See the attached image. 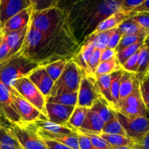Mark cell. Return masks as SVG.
<instances>
[{"mask_svg":"<svg viewBox=\"0 0 149 149\" xmlns=\"http://www.w3.org/2000/svg\"><path fill=\"white\" fill-rule=\"evenodd\" d=\"M28 26H29V24L24 29H20V30L6 32V33H2L1 32L4 41L7 43V45H8L10 49L7 57L15 53L21 47L22 45H23V42H24L26 33H27Z\"/></svg>","mask_w":149,"mask_h":149,"instance_id":"obj_16","label":"cell"},{"mask_svg":"<svg viewBox=\"0 0 149 149\" xmlns=\"http://www.w3.org/2000/svg\"><path fill=\"white\" fill-rule=\"evenodd\" d=\"M33 4L30 0H0V23L4 25L11 17Z\"/></svg>","mask_w":149,"mask_h":149,"instance_id":"obj_12","label":"cell"},{"mask_svg":"<svg viewBox=\"0 0 149 149\" xmlns=\"http://www.w3.org/2000/svg\"><path fill=\"white\" fill-rule=\"evenodd\" d=\"M90 109L95 112L103 119L105 123L110 121L114 116L113 111L102 99L96 100Z\"/></svg>","mask_w":149,"mask_h":149,"instance_id":"obj_29","label":"cell"},{"mask_svg":"<svg viewBox=\"0 0 149 149\" xmlns=\"http://www.w3.org/2000/svg\"><path fill=\"white\" fill-rule=\"evenodd\" d=\"M138 58H139V50L135 52L133 55L128 58L122 65V68L123 71L127 72L136 74L138 68Z\"/></svg>","mask_w":149,"mask_h":149,"instance_id":"obj_38","label":"cell"},{"mask_svg":"<svg viewBox=\"0 0 149 149\" xmlns=\"http://www.w3.org/2000/svg\"><path fill=\"white\" fill-rule=\"evenodd\" d=\"M98 99L101 98L95 76L82 73L78 90L77 106L90 109L95 102Z\"/></svg>","mask_w":149,"mask_h":149,"instance_id":"obj_6","label":"cell"},{"mask_svg":"<svg viewBox=\"0 0 149 149\" xmlns=\"http://www.w3.org/2000/svg\"><path fill=\"white\" fill-rule=\"evenodd\" d=\"M118 29L122 35H138L143 37H147L149 35V31L140 27L131 20L130 17L120 23Z\"/></svg>","mask_w":149,"mask_h":149,"instance_id":"obj_24","label":"cell"},{"mask_svg":"<svg viewBox=\"0 0 149 149\" xmlns=\"http://www.w3.org/2000/svg\"><path fill=\"white\" fill-rule=\"evenodd\" d=\"M27 77L39 89L45 97L49 96V93L54 85V81L48 75L43 65L38 67Z\"/></svg>","mask_w":149,"mask_h":149,"instance_id":"obj_14","label":"cell"},{"mask_svg":"<svg viewBox=\"0 0 149 149\" xmlns=\"http://www.w3.org/2000/svg\"><path fill=\"white\" fill-rule=\"evenodd\" d=\"M0 119H1V117H0Z\"/></svg>","mask_w":149,"mask_h":149,"instance_id":"obj_54","label":"cell"},{"mask_svg":"<svg viewBox=\"0 0 149 149\" xmlns=\"http://www.w3.org/2000/svg\"><path fill=\"white\" fill-rule=\"evenodd\" d=\"M141 13H149V1L145 0L143 1L140 5L135 7L132 12L131 14L132 15H135L137 14H141Z\"/></svg>","mask_w":149,"mask_h":149,"instance_id":"obj_46","label":"cell"},{"mask_svg":"<svg viewBox=\"0 0 149 149\" xmlns=\"http://www.w3.org/2000/svg\"><path fill=\"white\" fill-rule=\"evenodd\" d=\"M10 127L23 149H48L43 140L26 125Z\"/></svg>","mask_w":149,"mask_h":149,"instance_id":"obj_10","label":"cell"},{"mask_svg":"<svg viewBox=\"0 0 149 149\" xmlns=\"http://www.w3.org/2000/svg\"><path fill=\"white\" fill-rule=\"evenodd\" d=\"M68 61L69 60L66 58H61L43 65L48 75L50 77L54 82L61 77Z\"/></svg>","mask_w":149,"mask_h":149,"instance_id":"obj_25","label":"cell"},{"mask_svg":"<svg viewBox=\"0 0 149 149\" xmlns=\"http://www.w3.org/2000/svg\"><path fill=\"white\" fill-rule=\"evenodd\" d=\"M77 98H78V92H74L71 93L59 95L54 97L48 96L46 97V103H58L64 106L76 107L77 105Z\"/></svg>","mask_w":149,"mask_h":149,"instance_id":"obj_28","label":"cell"},{"mask_svg":"<svg viewBox=\"0 0 149 149\" xmlns=\"http://www.w3.org/2000/svg\"><path fill=\"white\" fill-rule=\"evenodd\" d=\"M12 98L19 115L26 125L32 123L37 119H47L36 107L31 104L14 88L9 87Z\"/></svg>","mask_w":149,"mask_h":149,"instance_id":"obj_9","label":"cell"},{"mask_svg":"<svg viewBox=\"0 0 149 149\" xmlns=\"http://www.w3.org/2000/svg\"><path fill=\"white\" fill-rule=\"evenodd\" d=\"M123 72V70L121 69L110 74L111 93L112 98L114 103V110L117 107L119 101V84H120V79Z\"/></svg>","mask_w":149,"mask_h":149,"instance_id":"obj_31","label":"cell"},{"mask_svg":"<svg viewBox=\"0 0 149 149\" xmlns=\"http://www.w3.org/2000/svg\"><path fill=\"white\" fill-rule=\"evenodd\" d=\"M121 69H122V66L119 64L116 56L110 61L100 63L95 71L94 76L97 77L103 75H110L112 73L119 71Z\"/></svg>","mask_w":149,"mask_h":149,"instance_id":"obj_27","label":"cell"},{"mask_svg":"<svg viewBox=\"0 0 149 149\" xmlns=\"http://www.w3.org/2000/svg\"><path fill=\"white\" fill-rule=\"evenodd\" d=\"M116 28L111 30L104 31L102 32H94L93 31L90 36H88L86 41L90 42L93 44L95 49H99L103 51V49H106L108 47L109 39L111 36L112 33L114 31Z\"/></svg>","mask_w":149,"mask_h":149,"instance_id":"obj_23","label":"cell"},{"mask_svg":"<svg viewBox=\"0 0 149 149\" xmlns=\"http://www.w3.org/2000/svg\"><path fill=\"white\" fill-rule=\"evenodd\" d=\"M122 34L121 33L120 31L119 30L118 27L114 30V31L112 33L110 39H109V43H108L107 48L111 49H116L118 45H119V42H120L121 39H122Z\"/></svg>","mask_w":149,"mask_h":149,"instance_id":"obj_43","label":"cell"},{"mask_svg":"<svg viewBox=\"0 0 149 149\" xmlns=\"http://www.w3.org/2000/svg\"><path fill=\"white\" fill-rule=\"evenodd\" d=\"M147 38H148V36L143 37V36H138V35H122V39H121L120 42H119V45H118L115 51H116V52H119L121 49H124L127 47L135 45V44L138 43V42H143Z\"/></svg>","mask_w":149,"mask_h":149,"instance_id":"obj_35","label":"cell"},{"mask_svg":"<svg viewBox=\"0 0 149 149\" xmlns=\"http://www.w3.org/2000/svg\"><path fill=\"white\" fill-rule=\"evenodd\" d=\"M77 132L78 134V142L79 149H95L92 144V143L90 142V139L87 136H85L78 131H77Z\"/></svg>","mask_w":149,"mask_h":149,"instance_id":"obj_44","label":"cell"},{"mask_svg":"<svg viewBox=\"0 0 149 149\" xmlns=\"http://www.w3.org/2000/svg\"><path fill=\"white\" fill-rule=\"evenodd\" d=\"M41 65L26 52V45L23 42L21 47L15 53L0 62V81L7 87H10L13 81L28 77Z\"/></svg>","mask_w":149,"mask_h":149,"instance_id":"obj_1","label":"cell"},{"mask_svg":"<svg viewBox=\"0 0 149 149\" xmlns=\"http://www.w3.org/2000/svg\"><path fill=\"white\" fill-rule=\"evenodd\" d=\"M110 149H130L128 147H111Z\"/></svg>","mask_w":149,"mask_h":149,"instance_id":"obj_49","label":"cell"},{"mask_svg":"<svg viewBox=\"0 0 149 149\" xmlns=\"http://www.w3.org/2000/svg\"><path fill=\"white\" fill-rule=\"evenodd\" d=\"M148 40V38H147L139 49L138 68L135 74L137 80L141 79L147 74H149Z\"/></svg>","mask_w":149,"mask_h":149,"instance_id":"obj_22","label":"cell"},{"mask_svg":"<svg viewBox=\"0 0 149 149\" xmlns=\"http://www.w3.org/2000/svg\"><path fill=\"white\" fill-rule=\"evenodd\" d=\"M144 41L143 42H138V43L135 44V45H130V46L124 48V49H121L120 51L116 52V58H117L118 61H119L121 66H122V64H123L128 59V58H130L132 55H133L135 52H137L138 50H139L140 47L142 46Z\"/></svg>","mask_w":149,"mask_h":149,"instance_id":"obj_34","label":"cell"},{"mask_svg":"<svg viewBox=\"0 0 149 149\" xmlns=\"http://www.w3.org/2000/svg\"><path fill=\"white\" fill-rule=\"evenodd\" d=\"M62 12L55 5L49 6L42 10H36L33 7L31 22L33 27L42 32L47 39L52 36L61 20Z\"/></svg>","mask_w":149,"mask_h":149,"instance_id":"obj_2","label":"cell"},{"mask_svg":"<svg viewBox=\"0 0 149 149\" xmlns=\"http://www.w3.org/2000/svg\"><path fill=\"white\" fill-rule=\"evenodd\" d=\"M81 75V70L71 60H69L61 77L54 82L49 96L54 97L65 93L78 92Z\"/></svg>","mask_w":149,"mask_h":149,"instance_id":"obj_3","label":"cell"},{"mask_svg":"<svg viewBox=\"0 0 149 149\" xmlns=\"http://www.w3.org/2000/svg\"><path fill=\"white\" fill-rule=\"evenodd\" d=\"M27 125L33 127L41 130L50 132V133L71 134L77 132V131L70 129L69 127L66 126H62V125L52 123V122H49L48 119H37L35 122L30 124H27Z\"/></svg>","mask_w":149,"mask_h":149,"instance_id":"obj_19","label":"cell"},{"mask_svg":"<svg viewBox=\"0 0 149 149\" xmlns=\"http://www.w3.org/2000/svg\"><path fill=\"white\" fill-rule=\"evenodd\" d=\"M143 0H121L120 1V10L130 13L141 4Z\"/></svg>","mask_w":149,"mask_h":149,"instance_id":"obj_42","label":"cell"},{"mask_svg":"<svg viewBox=\"0 0 149 149\" xmlns=\"http://www.w3.org/2000/svg\"><path fill=\"white\" fill-rule=\"evenodd\" d=\"M110 146L111 147H128L132 144V139L127 137H124L119 135H108V134H99Z\"/></svg>","mask_w":149,"mask_h":149,"instance_id":"obj_30","label":"cell"},{"mask_svg":"<svg viewBox=\"0 0 149 149\" xmlns=\"http://www.w3.org/2000/svg\"><path fill=\"white\" fill-rule=\"evenodd\" d=\"M0 145L20 148V144L13 134L10 127H4L0 130Z\"/></svg>","mask_w":149,"mask_h":149,"instance_id":"obj_32","label":"cell"},{"mask_svg":"<svg viewBox=\"0 0 149 149\" xmlns=\"http://www.w3.org/2000/svg\"><path fill=\"white\" fill-rule=\"evenodd\" d=\"M78 132H81V134L87 136L90 139V142L92 143L93 146L95 149H110L111 146L109 145L100 135H96V134L90 133V132H84V131L77 130Z\"/></svg>","mask_w":149,"mask_h":149,"instance_id":"obj_37","label":"cell"},{"mask_svg":"<svg viewBox=\"0 0 149 149\" xmlns=\"http://www.w3.org/2000/svg\"><path fill=\"white\" fill-rule=\"evenodd\" d=\"M87 111L88 109L76 106L65 126L74 131L78 130L84 122Z\"/></svg>","mask_w":149,"mask_h":149,"instance_id":"obj_26","label":"cell"},{"mask_svg":"<svg viewBox=\"0 0 149 149\" xmlns=\"http://www.w3.org/2000/svg\"><path fill=\"white\" fill-rule=\"evenodd\" d=\"M4 127H6V126H5V125H2V124H0V130H1V128Z\"/></svg>","mask_w":149,"mask_h":149,"instance_id":"obj_51","label":"cell"},{"mask_svg":"<svg viewBox=\"0 0 149 149\" xmlns=\"http://www.w3.org/2000/svg\"><path fill=\"white\" fill-rule=\"evenodd\" d=\"M20 149H23V148H20Z\"/></svg>","mask_w":149,"mask_h":149,"instance_id":"obj_52","label":"cell"},{"mask_svg":"<svg viewBox=\"0 0 149 149\" xmlns=\"http://www.w3.org/2000/svg\"><path fill=\"white\" fill-rule=\"evenodd\" d=\"M1 33H0V35H1Z\"/></svg>","mask_w":149,"mask_h":149,"instance_id":"obj_53","label":"cell"},{"mask_svg":"<svg viewBox=\"0 0 149 149\" xmlns=\"http://www.w3.org/2000/svg\"><path fill=\"white\" fill-rule=\"evenodd\" d=\"M114 111L130 118L148 116V110L146 107L140 94L138 81L135 84L132 94L120 100Z\"/></svg>","mask_w":149,"mask_h":149,"instance_id":"obj_5","label":"cell"},{"mask_svg":"<svg viewBox=\"0 0 149 149\" xmlns=\"http://www.w3.org/2000/svg\"><path fill=\"white\" fill-rule=\"evenodd\" d=\"M74 106H64L58 103H46L45 104L48 120L62 126H65L74 111Z\"/></svg>","mask_w":149,"mask_h":149,"instance_id":"obj_11","label":"cell"},{"mask_svg":"<svg viewBox=\"0 0 149 149\" xmlns=\"http://www.w3.org/2000/svg\"><path fill=\"white\" fill-rule=\"evenodd\" d=\"M130 149H149V132L141 138L132 139Z\"/></svg>","mask_w":149,"mask_h":149,"instance_id":"obj_39","label":"cell"},{"mask_svg":"<svg viewBox=\"0 0 149 149\" xmlns=\"http://www.w3.org/2000/svg\"><path fill=\"white\" fill-rule=\"evenodd\" d=\"M137 81L138 80L135 74L124 71L119 84V101L132 94Z\"/></svg>","mask_w":149,"mask_h":149,"instance_id":"obj_21","label":"cell"},{"mask_svg":"<svg viewBox=\"0 0 149 149\" xmlns=\"http://www.w3.org/2000/svg\"><path fill=\"white\" fill-rule=\"evenodd\" d=\"M131 20L138 26L146 31H149V13L137 14L130 17Z\"/></svg>","mask_w":149,"mask_h":149,"instance_id":"obj_40","label":"cell"},{"mask_svg":"<svg viewBox=\"0 0 149 149\" xmlns=\"http://www.w3.org/2000/svg\"><path fill=\"white\" fill-rule=\"evenodd\" d=\"M33 7H34V1H33V4L29 8L22 10L21 12H20L17 15L11 17L10 20H7L3 25L1 32L6 33V32L13 31L24 29L30 21Z\"/></svg>","mask_w":149,"mask_h":149,"instance_id":"obj_15","label":"cell"},{"mask_svg":"<svg viewBox=\"0 0 149 149\" xmlns=\"http://www.w3.org/2000/svg\"><path fill=\"white\" fill-rule=\"evenodd\" d=\"M31 129L36 135L40 137L42 139L49 140V141H55L57 143L65 145L71 149H79L78 142V134L77 132L71 134H61V133H50L41 130L37 128L33 127L31 126L26 125Z\"/></svg>","mask_w":149,"mask_h":149,"instance_id":"obj_13","label":"cell"},{"mask_svg":"<svg viewBox=\"0 0 149 149\" xmlns=\"http://www.w3.org/2000/svg\"><path fill=\"white\" fill-rule=\"evenodd\" d=\"M0 117L11 124V126L23 127L26 125L19 115L9 87L0 81Z\"/></svg>","mask_w":149,"mask_h":149,"instance_id":"obj_7","label":"cell"},{"mask_svg":"<svg viewBox=\"0 0 149 149\" xmlns=\"http://www.w3.org/2000/svg\"><path fill=\"white\" fill-rule=\"evenodd\" d=\"M101 50L95 49L93 50V53L90 55L88 61V66L90 70V72L92 74L94 75V73L95 71L96 68L98 66L100 63V54H101Z\"/></svg>","mask_w":149,"mask_h":149,"instance_id":"obj_41","label":"cell"},{"mask_svg":"<svg viewBox=\"0 0 149 149\" xmlns=\"http://www.w3.org/2000/svg\"><path fill=\"white\" fill-rule=\"evenodd\" d=\"M116 55V52L114 49H109V48H106V49H103L101 52V54H100V63L110 61L112 58H115Z\"/></svg>","mask_w":149,"mask_h":149,"instance_id":"obj_47","label":"cell"},{"mask_svg":"<svg viewBox=\"0 0 149 149\" xmlns=\"http://www.w3.org/2000/svg\"><path fill=\"white\" fill-rule=\"evenodd\" d=\"M138 81V88L141 98L146 109L149 110V74Z\"/></svg>","mask_w":149,"mask_h":149,"instance_id":"obj_36","label":"cell"},{"mask_svg":"<svg viewBox=\"0 0 149 149\" xmlns=\"http://www.w3.org/2000/svg\"><path fill=\"white\" fill-rule=\"evenodd\" d=\"M105 122L95 112L88 109L84 122L78 130L99 135L101 134Z\"/></svg>","mask_w":149,"mask_h":149,"instance_id":"obj_17","label":"cell"},{"mask_svg":"<svg viewBox=\"0 0 149 149\" xmlns=\"http://www.w3.org/2000/svg\"><path fill=\"white\" fill-rule=\"evenodd\" d=\"M42 140H43L44 143H45V145H46V146L47 147L48 149H71L68 148L66 146L63 145V144L55 142V141L45 139Z\"/></svg>","mask_w":149,"mask_h":149,"instance_id":"obj_48","label":"cell"},{"mask_svg":"<svg viewBox=\"0 0 149 149\" xmlns=\"http://www.w3.org/2000/svg\"><path fill=\"white\" fill-rule=\"evenodd\" d=\"M10 87L14 88L20 95L23 96L27 101L36 107L47 117L45 109L46 97L27 77L15 79L11 83Z\"/></svg>","mask_w":149,"mask_h":149,"instance_id":"obj_4","label":"cell"},{"mask_svg":"<svg viewBox=\"0 0 149 149\" xmlns=\"http://www.w3.org/2000/svg\"><path fill=\"white\" fill-rule=\"evenodd\" d=\"M95 79L100 98L104 100L112 110H114V103L111 93L110 75H103L95 77Z\"/></svg>","mask_w":149,"mask_h":149,"instance_id":"obj_20","label":"cell"},{"mask_svg":"<svg viewBox=\"0 0 149 149\" xmlns=\"http://www.w3.org/2000/svg\"><path fill=\"white\" fill-rule=\"evenodd\" d=\"M132 14L130 13H125L123 11L116 12L114 14L111 15L107 18L102 20L95 29L94 32H102L104 31L111 30L115 28H117L120 23H122L124 20L132 17Z\"/></svg>","mask_w":149,"mask_h":149,"instance_id":"obj_18","label":"cell"},{"mask_svg":"<svg viewBox=\"0 0 149 149\" xmlns=\"http://www.w3.org/2000/svg\"><path fill=\"white\" fill-rule=\"evenodd\" d=\"M2 28H3V25L0 23V33H1V31H2Z\"/></svg>","mask_w":149,"mask_h":149,"instance_id":"obj_50","label":"cell"},{"mask_svg":"<svg viewBox=\"0 0 149 149\" xmlns=\"http://www.w3.org/2000/svg\"><path fill=\"white\" fill-rule=\"evenodd\" d=\"M101 133L108 134V135H119L124 137H127L126 132L122 127L121 124L119 123L118 119H116L115 115L110 121L105 123Z\"/></svg>","mask_w":149,"mask_h":149,"instance_id":"obj_33","label":"cell"},{"mask_svg":"<svg viewBox=\"0 0 149 149\" xmlns=\"http://www.w3.org/2000/svg\"><path fill=\"white\" fill-rule=\"evenodd\" d=\"M113 111L115 116L126 132L127 137L132 139L141 138L149 132L148 116L130 118Z\"/></svg>","mask_w":149,"mask_h":149,"instance_id":"obj_8","label":"cell"},{"mask_svg":"<svg viewBox=\"0 0 149 149\" xmlns=\"http://www.w3.org/2000/svg\"><path fill=\"white\" fill-rule=\"evenodd\" d=\"M10 50V47L4 41L2 33H1V35H0V62L7 58V55H9Z\"/></svg>","mask_w":149,"mask_h":149,"instance_id":"obj_45","label":"cell"}]
</instances>
